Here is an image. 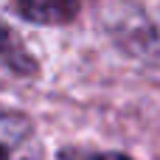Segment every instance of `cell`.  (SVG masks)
I'll return each mask as SVG.
<instances>
[{
  "label": "cell",
  "instance_id": "1",
  "mask_svg": "<svg viewBox=\"0 0 160 160\" xmlns=\"http://www.w3.org/2000/svg\"><path fill=\"white\" fill-rule=\"evenodd\" d=\"M31 121L22 112L0 104V160L22 158L25 149H31Z\"/></svg>",
  "mask_w": 160,
  "mask_h": 160
},
{
  "label": "cell",
  "instance_id": "3",
  "mask_svg": "<svg viewBox=\"0 0 160 160\" xmlns=\"http://www.w3.org/2000/svg\"><path fill=\"white\" fill-rule=\"evenodd\" d=\"M93 160H132V158H127V155H118V152H110V155H98V158H93Z\"/></svg>",
  "mask_w": 160,
  "mask_h": 160
},
{
  "label": "cell",
  "instance_id": "2",
  "mask_svg": "<svg viewBox=\"0 0 160 160\" xmlns=\"http://www.w3.org/2000/svg\"><path fill=\"white\" fill-rule=\"evenodd\" d=\"M17 8L31 22L59 25V22H68L76 17L79 0H17Z\"/></svg>",
  "mask_w": 160,
  "mask_h": 160
}]
</instances>
